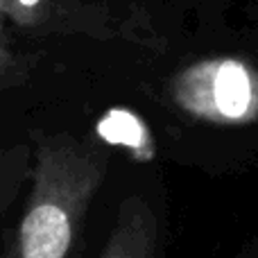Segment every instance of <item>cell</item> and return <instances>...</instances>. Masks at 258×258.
<instances>
[{"label":"cell","mask_w":258,"mask_h":258,"mask_svg":"<svg viewBox=\"0 0 258 258\" xmlns=\"http://www.w3.org/2000/svg\"><path fill=\"white\" fill-rule=\"evenodd\" d=\"M159 222L152 206L141 195L120 204L113 229L100 258H156Z\"/></svg>","instance_id":"3"},{"label":"cell","mask_w":258,"mask_h":258,"mask_svg":"<svg viewBox=\"0 0 258 258\" xmlns=\"http://www.w3.org/2000/svg\"><path fill=\"white\" fill-rule=\"evenodd\" d=\"M45 0H5V21H12L21 27H32L43 21Z\"/></svg>","instance_id":"6"},{"label":"cell","mask_w":258,"mask_h":258,"mask_svg":"<svg viewBox=\"0 0 258 258\" xmlns=\"http://www.w3.org/2000/svg\"><path fill=\"white\" fill-rule=\"evenodd\" d=\"M172 104L209 125H251L258 120V71L236 57L202 59L170 82Z\"/></svg>","instance_id":"2"},{"label":"cell","mask_w":258,"mask_h":258,"mask_svg":"<svg viewBox=\"0 0 258 258\" xmlns=\"http://www.w3.org/2000/svg\"><path fill=\"white\" fill-rule=\"evenodd\" d=\"M98 132L102 134L107 141L111 143H125V145H132V147H141V145H147L145 138V127L132 116V113H125V111H111L102 122L98 125Z\"/></svg>","instance_id":"4"},{"label":"cell","mask_w":258,"mask_h":258,"mask_svg":"<svg viewBox=\"0 0 258 258\" xmlns=\"http://www.w3.org/2000/svg\"><path fill=\"white\" fill-rule=\"evenodd\" d=\"M95 143L50 134L36 143L32 188L7 258H75L86 211L107 177Z\"/></svg>","instance_id":"1"},{"label":"cell","mask_w":258,"mask_h":258,"mask_svg":"<svg viewBox=\"0 0 258 258\" xmlns=\"http://www.w3.org/2000/svg\"><path fill=\"white\" fill-rule=\"evenodd\" d=\"M25 63L12 50L7 34H5V0H0V89L21 84L25 80Z\"/></svg>","instance_id":"5"}]
</instances>
